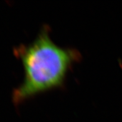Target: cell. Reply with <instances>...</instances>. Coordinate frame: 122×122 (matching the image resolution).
Listing matches in <instances>:
<instances>
[{"instance_id": "6da1fadb", "label": "cell", "mask_w": 122, "mask_h": 122, "mask_svg": "<svg viewBox=\"0 0 122 122\" xmlns=\"http://www.w3.org/2000/svg\"><path fill=\"white\" fill-rule=\"evenodd\" d=\"M15 51L24 72L23 83L13 93L15 103L62 85L69 69L80 56L76 50L57 45L46 27L33 42L21 46Z\"/></svg>"}]
</instances>
